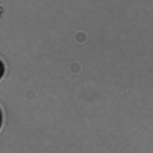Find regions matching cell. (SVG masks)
Wrapping results in <instances>:
<instances>
[{"instance_id": "2", "label": "cell", "mask_w": 153, "mask_h": 153, "mask_svg": "<svg viewBox=\"0 0 153 153\" xmlns=\"http://www.w3.org/2000/svg\"><path fill=\"white\" fill-rule=\"evenodd\" d=\"M1 113H0V126H1Z\"/></svg>"}, {"instance_id": "1", "label": "cell", "mask_w": 153, "mask_h": 153, "mask_svg": "<svg viewBox=\"0 0 153 153\" xmlns=\"http://www.w3.org/2000/svg\"><path fill=\"white\" fill-rule=\"evenodd\" d=\"M4 72V68L2 63L0 62V78H1V76H2Z\"/></svg>"}]
</instances>
